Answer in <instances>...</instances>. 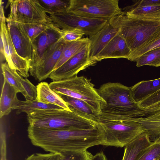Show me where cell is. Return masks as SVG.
Listing matches in <instances>:
<instances>
[{
    "instance_id": "cell-35",
    "label": "cell",
    "mask_w": 160,
    "mask_h": 160,
    "mask_svg": "<svg viewBox=\"0 0 160 160\" xmlns=\"http://www.w3.org/2000/svg\"><path fill=\"white\" fill-rule=\"evenodd\" d=\"M160 103V89L138 104L141 109H145Z\"/></svg>"
},
{
    "instance_id": "cell-16",
    "label": "cell",
    "mask_w": 160,
    "mask_h": 160,
    "mask_svg": "<svg viewBox=\"0 0 160 160\" xmlns=\"http://www.w3.org/2000/svg\"><path fill=\"white\" fill-rule=\"evenodd\" d=\"M118 32V30L112 26L108 21L99 31L89 36L90 58L96 61V59L99 53Z\"/></svg>"
},
{
    "instance_id": "cell-3",
    "label": "cell",
    "mask_w": 160,
    "mask_h": 160,
    "mask_svg": "<svg viewBox=\"0 0 160 160\" xmlns=\"http://www.w3.org/2000/svg\"><path fill=\"white\" fill-rule=\"evenodd\" d=\"M99 124L104 135V145L123 147L145 132L139 124L130 117L101 112Z\"/></svg>"
},
{
    "instance_id": "cell-10",
    "label": "cell",
    "mask_w": 160,
    "mask_h": 160,
    "mask_svg": "<svg viewBox=\"0 0 160 160\" xmlns=\"http://www.w3.org/2000/svg\"><path fill=\"white\" fill-rule=\"evenodd\" d=\"M66 43L61 38L50 46L40 60L30 68V75L39 81L49 78L61 55Z\"/></svg>"
},
{
    "instance_id": "cell-31",
    "label": "cell",
    "mask_w": 160,
    "mask_h": 160,
    "mask_svg": "<svg viewBox=\"0 0 160 160\" xmlns=\"http://www.w3.org/2000/svg\"><path fill=\"white\" fill-rule=\"evenodd\" d=\"M16 75L20 82L24 90L23 95L26 101H32L37 99V91L35 87L28 79L23 78L16 71Z\"/></svg>"
},
{
    "instance_id": "cell-14",
    "label": "cell",
    "mask_w": 160,
    "mask_h": 160,
    "mask_svg": "<svg viewBox=\"0 0 160 160\" xmlns=\"http://www.w3.org/2000/svg\"><path fill=\"white\" fill-rule=\"evenodd\" d=\"M130 117L143 127L150 138H160V103L141 109Z\"/></svg>"
},
{
    "instance_id": "cell-23",
    "label": "cell",
    "mask_w": 160,
    "mask_h": 160,
    "mask_svg": "<svg viewBox=\"0 0 160 160\" xmlns=\"http://www.w3.org/2000/svg\"><path fill=\"white\" fill-rule=\"evenodd\" d=\"M89 43L88 38H81L76 41L66 42L53 71L59 68L72 56L82 50Z\"/></svg>"
},
{
    "instance_id": "cell-25",
    "label": "cell",
    "mask_w": 160,
    "mask_h": 160,
    "mask_svg": "<svg viewBox=\"0 0 160 160\" xmlns=\"http://www.w3.org/2000/svg\"><path fill=\"white\" fill-rule=\"evenodd\" d=\"M123 12L135 18L160 21V5L138 7Z\"/></svg>"
},
{
    "instance_id": "cell-5",
    "label": "cell",
    "mask_w": 160,
    "mask_h": 160,
    "mask_svg": "<svg viewBox=\"0 0 160 160\" xmlns=\"http://www.w3.org/2000/svg\"><path fill=\"white\" fill-rule=\"evenodd\" d=\"M49 84L50 88L58 94L84 102L99 115L105 104L90 80L83 76L76 75L62 80L53 81Z\"/></svg>"
},
{
    "instance_id": "cell-20",
    "label": "cell",
    "mask_w": 160,
    "mask_h": 160,
    "mask_svg": "<svg viewBox=\"0 0 160 160\" xmlns=\"http://www.w3.org/2000/svg\"><path fill=\"white\" fill-rule=\"evenodd\" d=\"M17 90L5 79L0 100V117L8 115L15 105L18 98Z\"/></svg>"
},
{
    "instance_id": "cell-32",
    "label": "cell",
    "mask_w": 160,
    "mask_h": 160,
    "mask_svg": "<svg viewBox=\"0 0 160 160\" xmlns=\"http://www.w3.org/2000/svg\"><path fill=\"white\" fill-rule=\"evenodd\" d=\"M50 23H38L22 25L33 42L37 37L47 29Z\"/></svg>"
},
{
    "instance_id": "cell-21",
    "label": "cell",
    "mask_w": 160,
    "mask_h": 160,
    "mask_svg": "<svg viewBox=\"0 0 160 160\" xmlns=\"http://www.w3.org/2000/svg\"><path fill=\"white\" fill-rule=\"evenodd\" d=\"M37 99L39 101L58 106L64 109L71 111L67 103L50 87L48 83L42 82L36 86Z\"/></svg>"
},
{
    "instance_id": "cell-30",
    "label": "cell",
    "mask_w": 160,
    "mask_h": 160,
    "mask_svg": "<svg viewBox=\"0 0 160 160\" xmlns=\"http://www.w3.org/2000/svg\"><path fill=\"white\" fill-rule=\"evenodd\" d=\"M1 68L4 79H5L18 92L22 94L24 90L20 81L16 75V70L11 68L7 62L1 63Z\"/></svg>"
},
{
    "instance_id": "cell-4",
    "label": "cell",
    "mask_w": 160,
    "mask_h": 160,
    "mask_svg": "<svg viewBox=\"0 0 160 160\" xmlns=\"http://www.w3.org/2000/svg\"><path fill=\"white\" fill-rule=\"evenodd\" d=\"M27 120L31 126L51 129H88L99 125L64 109L35 110L27 114Z\"/></svg>"
},
{
    "instance_id": "cell-12",
    "label": "cell",
    "mask_w": 160,
    "mask_h": 160,
    "mask_svg": "<svg viewBox=\"0 0 160 160\" xmlns=\"http://www.w3.org/2000/svg\"><path fill=\"white\" fill-rule=\"evenodd\" d=\"M7 26L12 41L18 54L28 61L29 65L34 54L33 42L20 22L8 17L6 18Z\"/></svg>"
},
{
    "instance_id": "cell-37",
    "label": "cell",
    "mask_w": 160,
    "mask_h": 160,
    "mask_svg": "<svg viewBox=\"0 0 160 160\" xmlns=\"http://www.w3.org/2000/svg\"><path fill=\"white\" fill-rule=\"evenodd\" d=\"M56 154L36 153L28 156L24 160H51Z\"/></svg>"
},
{
    "instance_id": "cell-7",
    "label": "cell",
    "mask_w": 160,
    "mask_h": 160,
    "mask_svg": "<svg viewBox=\"0 0 160 160\" xmlns=\"http://www.w3.org/2000/svg\"><path fill=\"white\" fill-rule=\"evenodd\" d=\"M68 10L81 16L108 20L122 12L117 0H71Z\"/></svg>"
},
{
    "instance_id": "cell-1",
    "label": "cell",
    "mask_w": 160,
    "mask_h": 160,
    "mask_svg": "<svg viewBox=\"0 0 160 160\" xmlns=\"http://www.w3.org/2000/svg\"><path fill=\"white\" fill-rule=\"evenodd\" d=\"M28 132L33 145L54 154L78 151L82 143L81 135L76 129H51L29 125Z\"/></svg>"
},
{
    "instance_id": "cell-33",
    "label": "cell",
    "mask_w": 160,
    "mask_h": 160,
    "mask_svg": "<svg viewBox=\"0 0 160 160\" xmlns=\"http://www.w3.org/2000/svg\"><path fill=\"white\" fill-rule=\"evenodd\" d=\"M93 156L87 150L69 152L61 154L60 160H92Z\"/></svg>"
},
{
    "instance_id": "cell-26",
    "label": "cell",
    "mask_w": 160,
    "mask_h": 160,
    "mask_svg": "<svg viewBox=\"0 0 160 160\" xmlns=\"http://www.w3.org/2000/svg\"><path fill=\"white\" fill-rule=\"evenodd\" d=\"M38 0L44 11L49 15L68 10L71 4V0Z\"/></svg>"
},
{
    "instance_id": "cell-39",
    "label": "cell",
    "mask_w": 160,
    "mask_h": 160,
    "mask_svg": "<svg viewBox=\"0 0 160 160\" xmlns=\"http://www.w3.org/2000/svg\"><path fill=\"white\" fill-rule=\"evenodd\" d=\"M92 160H108L102 152L97 153L94 155H93Z\"/></svg>"
},
{
    "instance_id": "cell-17",
    "label": "cell",
    "mask_w": 160,
    "mask_h": 160,
    "mask_svg": "<svg viewBox=\"0 0 160 160\" xmlns=\"http://www.w3.org/2000/svg\"><path fill=\"white\" fill-rule=\"evenodd\" d=\"M131 53L125 40L118 32L99 53L96 60L112 58L128 59Z\"/></svg>"
},
{
    "instance_id": "cell-9",
    "label": "cell",
    "mask_w": 160,
    "mask_h": 160,
    "mask_svg": "<svg viewBox=\"0 0 160 160\" xmlns=\"http://www.w3.org/2000/svg\"><path fill=\"white\" fill-rule=\"evenodd\" d=\"M10 12L8 17L22 24L50 23L49 16L38 0H10Z\"/></svg>"
},
{
    "instance_id": "cell-19",
    "label": "cell",
    "mask_w": 160,
    "mask_h": 160,
    "mask_svg": "<svg viewBox=\"0 0 160 160\" xmlns=\"http://www.w3.org/2000/svg\"><path fill=\"white\" fill-rule=\"evenodd\" d=\"M130 88L133 100L138 104L160 89V78L140 81Z\"/></svg>"
},
{
    "instance_id": "cell-38",
    "label": "cell",
    "mask_w": 160,
    "mask_h": 160,
    "mask_svg": "<svg viewBox=\"0 0 160 160\" xmlns=\"http://www.w3.org/2000/svg\"><path fill=\"white\" fill-rule=\"evenodd\" d=\"M1 145V160H6V135L4 132H1L0 134Z\"/></svg>"
},
{
    "instance_id": "cell-29",
    "label": "cell",
    "mask_w": 160,
    "mask_h": 160,
    "mask_svg": "<svg viewBox=\"0 0 160 160\" xmlns=\"http://www.w3.org/2000/svg\"><path fill=\"white\" fill-rule=\"evenodd\" d=\"M135 160H160V138L142 151Z\"/></svg>"
},
{
    "instance_id": "cell-40",
    "label": "cell",
    "mask_w": 160,
    "mask_h": 160,
    "mask_svg": "<svg viewBox=\"0 0 160 160\" xmlns=\"http://www.w3.org/2000/svg\"><path fill=\"white\" fill-rule=\"evenodd\" d=\"M61 154H56L51 160H60Z\"/></svg>"
},
{
    "instance_id": "cell-27",
    "label": "cell",
    "mask_w": 160,
    "mask_h": 160,
    "mask_svg": "<svg viewBox=\"0 0 160 160\" xmlns=\"http://www.w3.org/2000/svg\"><path fill=\"white\" fill-rule=\"evenodd\" d=\"M160 47V30L143 45L132 52L128 59L135 62L138 57L144 53Z\"/></svg>"
},
{
    "instance_id": "cell-34",
    "label": "cell",
    "mask_w": 160,
    "mask_h": 160,
    "mask_svg": "<svg viewBox=\"0 0 160 160\" xmlns=\"http://www.w3.org/2000/svg\"><path fill=\"white\" fill-rule=\"evenodd\" d=\"M62 31L63 35L62 38L66 42H71L78 40L82 38L83 36L85 35L82 31L78 29Z\"/></svg>"
},
{
    "instance_id": "cell-18",
    "label": "cell",
    "mask_w": 160,
    "mask_h": 160,
    "mask_svg": "<svg viewBox=\"0 0 160 160\" xmlns=\"http://www.w3.org/2000/svg\"><path fill=\"white\" fill-rule=\"evenodd\" d=\"M67 103L69 109L80 117L99 124V115L85 102L77 98L61 94H58Z\"/></svg>"
},
{
    "instance_id": "cell-6",
    "label": "cell",
    "mask_w": 160,
    "mask_h": 160,
    "mask_svg": "<svg viewBox=\"0 0 160 160\" xmlns=\"http://www.w3.org/2000/svg\"><path fill=\"white\" fill-rule=\"evenodd\" d=\"M105 102L102 112L132 117L141 109L133 100L130 87L118 82H108L96 89Z\"/></svg>"
},
{
    "instance_id": "cell-28",
    "label": "cell",
    "mask_w": 160,
    "mask_h": 160,
    "mask_svg": "<svg viewBox=\"0 0 160 160\" xmlns=\"http://www.w3.org/2000/svg\"><path fill=\"white\" fill-rule=\"evenodd\" d=\"M136 66H160V47L153 49L144 53L136 60Z\"/></svg>"
},
{
    "instance_id": "cell-36",
    "label": "cell",
    "mask_w": 160,
    "mask_h": 160,
    "mask_svg": "<svg viewBox=\"0 0 160 160\" xmlns=\"http://www.w3.org/2000/svg\"><path fill=\"white\" fill-rule=\"evenodd\" d=\"M134 3L129 6L124 8L123 11H126L138 7L144 6L160 5V0H135Z\"/></svg>"
},
{
    "instance_id": "cell-13",
    "label": "cell",
    "mask_w": 160,
    "mask_h": 160,
    "mask_svg": "<svg viewBox=\"0 0 160 160\" xmlns=\"http://www.w3.org/2000/svg\"><path fill=\"white\" fill-rule=\"evenodd\" d=\"M6 22V19H0V36L3 39L6 61L11 68L27 78L29 76V63L17 53Z\"/></svg>"
},
{
    "instance_id": "cell-24",
    "label": "cell",
    "mask_w": 160,
    "mask_h": 160,
    "mask_svg": "<svg viewBox=\"0 0 160 160\" xmlns=\"http://www.w3.org/2000/svg\"><path fill=\"white\" fill-rule=\"evenodd\" d=\"M64 109L58 106L44 103L37 99L32 101H22L18 99L13 110L16 109V113L19 114L22 112L27 114L37 110H61Z\"/></svg>"
},
{
    "instance_id": "cell-11",
    "label": "cell",
    "mask_w": 160,
    "mask_h": 160,
    "mask_svg": "<svg viewBox=\"0 0 160 160\" xmlns=\"http://www.w3.org/2000/svg\"><path fill=\"white\" fill-rule=\"evenodd\" d=\"M89 52V44L58 68L53 71L49 78L53 81L67 79L77 75L81 71L95 64L97 61L90 58Z\"/></svg>"
},
{
    "instance_id": "cell-2",
    "label": "cell",
    "mask_w": 160,
    "mask_h": 160,
    "mask_svg": "<svg viewBox=\"0 0 160 160\" xmlns=\"http://www.w3.org/2000/svg\"><path fill=\"white\" fill-rule=\"evenodd\" d=\"M108 22L118 30L131 53L143 45L160 30V21L131 17L122 11Z\"/></svg>"
},
{
    "instance_id": "cell-22",
    "label": "cell",
    "mask_w": 160,
    "mask_h": 160,
    "mask_svg": "<svg viewBox=\"0 0 160 160\" xmlns=\"http://www.w3.org/2000/svg\"><path fill=\"white\" fill-rule=\"evenodd\" d=\"M152 142L148 133L144 132L125 146L122 160H135L138 154Z\"/></svg>"
},
{
    "instance_id": "cell-15",
    "label": "cell",
    "mask_w": 160,
    "mask_h": 160,
    "mask_svg": "<svg viewBox=\"0 0 160 160\" xmlns=\"http://www.w3.org/2000/svg\"><path fill=\"white\" fill-rule=\"evenodd\" d=\"M62 35V30L52 23H50L47 29L33 41L34 54L33 58L30 64L29 68L40 60L47 48L61 38Z\"/></svg>"
},
{
    "instance_id": "cell-8",
    "label": "cell",
    "mask_w": 160,
    "mask_h": 160,
    "mask_svg": "<svg viewBox=\"0 0 160 160\" xmlns=\"http://www.w3.org/2000/svg\"><path fill=\"white\" fill-rule=\"evenodd\" d=\"M49 16L52 23L61 30L78 29L89 37L99 31L108 21L103 19L81 16L73 14L68 10L50 14Z\"/></svg>"
}]
</instances>
